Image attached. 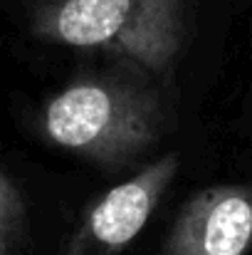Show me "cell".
<instances>
[{"label": "cell", "instance_id": "6da1fadb", "mask_svg": "<svg viewBox=\"0 0 252 255\" xmlns=\"http://www.w3.org/2000/svg\"><path fill=\"white\" fill-rule=\"evenodd\" d=\"M50 141L99 164H126L149 149L161 129L156 97L111 75H82L42 112Z\"/></svg>", "mask_w": 252, "mask_h": 255}, {"label": "cell", "instance_id": "277c9868", "mask_svg": "<svg viewBox=\"0 0 252 255\" xmlns=\"http://www.w3.org/2000/svg\"><path fill=\"white\" fill-rule=\"evenodd\" d=\"M252 248V186L223 183L195 193L168 236L166 255H248Z\"/></svg>", "mask_w": 252, "mask_h": 255}, {"label": "cell", "instance_id": "5b68a950", "mask_svg": "<svg viewBox=\"0 0 252 255\" xmlns=\"http://www.w3.org/2000/svg\"><path fill=\"white\" fill-rule=\"evenodd\" d=\"M25 231V201L12 178L0 169V255H12Z\"/></svg>", "mask_w": 252, "mask_h": 255}, {"label": "cell", "instance_id": "3957f363", "mask_svg": "<svg viewBox=\"0 0 252 255\" xmlns=\"http://www.w3.org/2000/svg\"><path fill=\"white\" fill-rule=\"evenodd\" d=\"M178 164L175 154H166L106 191L86 213L84 226L72 241L70 255L121 253L149 223L154 208L178 173Z\"/></svg>", "mask_w": 252, "mask_h": 255}, {"label": "cell", "instance_id": "7a4b0ae2", "mask_svg": "<svg viewBox=\"0 0 252 255\" xmlns=\"http://www.w3.org/2000/svg\"><path fill=\"white\" fill-rule=\"evenodd\" d=\"M32 30L57 45L166 72L183 45L185 0H42Z\"/></svg>", "mask_w": 252, "mask_h": 255}]
</instances>
